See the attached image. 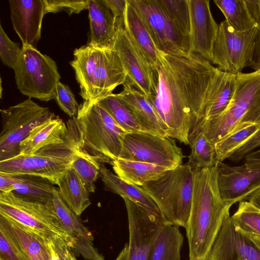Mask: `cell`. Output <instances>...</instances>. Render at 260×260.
Returning a JSON list of instances; mask_svg holds the SVG:
<instances>
[{
    "mask_svg": "<svg viewBox=\"0 0 260 260\" xmlns=\"http://www.w3.org/2000/svg\"><path fill=\"white\" fill-rule=\"evenodd\" d=\"M155 92L147 96L169 129V137L189 144L190 129L201 113L217 67L193 52L159 51Z\"/></svg>",
    "mask_w": 260,
    "mask_h": 260,
    "instance_id": "6da1fadb",
    "label": "cell"
},
{
    "mask_svg": "<svg viewBox=\"0 0 260 260\" xmlns=\"http://www.w3.org/2000/svg\"><path fill=\"white\" fill-rule=\"evenodd\" d=\"M193 169L191 205L185 228L189 260H205L232 205L221 197L216 165Z\"/></svg>",
    "mask_w": 260,
    "mask_h": 260,
    "instance_id": "7a4b0ae2",
    "label": "cell"
},
{
    "mask_svg": "<svg viewBox=\"0 0 260 260\" xmlns=\"http://www.w3.org/2000/svg\"><path fill=\"white\" fill-rule=\"evenodd\" d=\"M70 62L84 101L96 102L113 93L127 79L116 52L110 46L96 47L87 44L73 52Z\"/></svg>",
    "mask_w": 260,
    "mask_h": 260,
    "instance_id": "3957f363",
    "label": "cell"
},
{
    "mask_svg": "<svg viewBox=\"0 0 260 260\" xmlns=\"http://www.w3.org/2000/svg\"><path fill=\"white\" fill-rule=\"evenodd\" d=\"M260 125V69L237 75L234 96L225 110L210 119L202 120L190 134L202 132L213 144L242 128Z\"/></svg>",
    "mask_w": 260,
    "mask_h": 260,
    "instance_id": "277c9868",
    "label": "cell"
},
{
    "mask_svg": "<svg viewBox=\"0 0 260 260\" xmlns=\"http://www.w3.org/2000/svg\"><path fill=\"white\" fill-rule=\"evenodd\" d=\"M72 118L81 152L100 164L111 165L120 158L127 132L102 107L96 102L83 101Z\"/></svg>",
    "mask_w": 260,
    "mask_h": 260,
    "instance_id": "5b68a950",
    "label": "cell"
},
{
    "mask_svg": "<svg viewBox=\"0 0 260 260\" xmlns=\"http://www.w3.org/2000/svg\"><path fill=\"white\" fill-rule=\"evenodd\" d=\"M69 132L63 142L47 145L30 155H18L0 161V172L42 177L56 184L81 151L79 137L73 118L67 122Z\"/></svg>",
    "mask_w": 260,
    "mask_h": 260,
    "instance_id": "8992f818",
    "label": "cell"
},
{
    "mask_svg": "<svg viewBox=\"0 0 260 260\" xmlns=\"http://www.w3.org/2000/svg\"><path fill=\"white\" fill-rule=\"evenodd\" d=\"M193 176V168L181 165L140 187L153 200L168 222L185 228L191 208Z\"/></svg>",
    "mask_w": 260,
    "mask_h": 260,
    "instance_id": "52a82bcc",
    "label": "cell"
},
{
    "mask_svg": "<svg viewBox=\"0 0 260 260\" xmlns=\"http://www.w3.org/2000/svg\"><path fill=\"white\" fill-rule=\"evenodd\" d=\"M0 216L27 228L46 241L70 236L57 215L52 202L44 203L12 191H0Z\"/></svg>",
    "mask_w": 260,
    "mask_h": 260,
    "instance_id": "ba28073f",
    "label": "cell"
},
{
    "mask_svg": "<svg viewBox=\"0 0 260 260\" xmlns=\"http://www.w3.org/2000/svg\"><path fill=\"white\" fill-rule=\"evenodd\" d=\"M17 88L29 98L47 102L54 99L60 75L55 61L33 46L22 44L13 68Z\"/></svg>",
    "mask_w": 260,
    "mask_h": 260,
    "instance_id": "9c48e42d",
    "label": "cell"
},
{
    "mask_svg": "<svg viewBox=\"0 0 260 260\" xmlns=\"http://www.w3.org/2000/svg\"><path fill=\"white\" fill-rule=\"evenodd\" d=\"M2 128L0 135V161L18 155L20 144L37 125L55 116L47 107L30 98L1 109Z\"/></svg>",
    "mask_w": 260,
    "mask_h": 260,
    "instance_id": "30bf717a",
    "label": "cell"
},
{
    "mask_svg": "<svg viewBox=\"0 0 260 260\" xmlns=\"http://www.w3.org/2000/svg\"><path fill=\"white\" fill-rule=\"evenodd\" d=\"M258 31L257 26L238 31L225 20L222 21L213 44L211 62L220 70L235 75L241 73L246 67L252 68Z\"/></svg>",
    "mask_w": 260,
    "mask_h": 260,
    "instance_id": "8fae6325",
    "label": "cell"
},
{
    "mask_svg": "<svg viewBox=\"0 0 260 260\" xmlns=\"http://www.w3.org/2000/svg\"><path fill=\"white\" fill-rule=\"evenodd\" d=\"M184 157L175 140L145 132L127 133L119 158L149 163L168 169L181 165Z\"/></svg>",
    "mask_w": 260,
    "mask_h": 260,
    "instance_id": "7c38bea8",
    "label": "cell"
},
{
    "mask_svg": "<svg viewBox=\"0 0 260 260\" xmlns=\"http://www.w3.org/2000/svg\"><path fill=\"white\" fill-rule=\"evenodd\" d=\"M138 13L157 49L166 53L191 52L189 38L172 21L159 0H127Z\"/></svg>",
    "mask_w": 260,
    "mask_h": 260,
    "instance_id": "4fadbf2b",
    "label": "cell"
},
{
    "mask_svg": "<svg viewBox=\"0 0 260 260\" xmlns=\"http://www.w3.org/2000/svg\"><path fill=\"white\" fill-rule=\"evenodd\" d=\"M123 200L128 222L129 242L115 260H148L157 235L168 221L161 215L128 199Z\"/></svg>",
    "mask_w": 260,
    "mask_h": 260,
    "instance_id": "5bb4252c",
    "label": "cell"
},
{
    "mask_svg": "<svg viewBox=\"0 0 260 260\" xmlns=\"http://www.w3.org/2000/svg\"><path fill=\"white\" fill-rule=\"evenodd\" d=\"M110 46L118 54L131 82L146 96L153 94L156 83L155 70L126 30L124 20H116L115 32Z\"/></svg>",
    "mask_w": 260,
    "mask_h": 260,
    "instance_id": "9a60e30c",
    "label": "cell"
},
{
    "mask_svg": "<svg viewBox=\"0 0 260 260\" xmlns=\"http://www.w3.org/2000/svg\"><path fill=\"white\" fill-rule=\"evenodd\" d=\"M240 166L217 162V182L223 201L233 205L247 201L260 188V158L244 159Z\"/></svg>",
    "mask_w": 260,
    "mask_h": 260,
    "instance_id": "2e32d148",
    "label": "cell"
},
{
    "mask_svg": "<svg viewBox=\"0 0 260 260\" xmlns=\"http://www.w3.org/2000/svg\"><path fill=\"white\" fill-rule=\"evenodd\" d=\"M205 260H260V250L236 230L228 211Z\"/></svg>",
    "mask_w": 260,
    "mask_h": 260,
    "instance_id": "e0dca14e",
    "label": "cell"
},
{
    "mask_svg": "<svg viewBox=\"0 0 260 260\" xmlns=\"http://www.w3.org/2000/svg\"><path fill=\"white\" fill-rule=\"evenodd\" d=\"M191 52L211 62L219 24L214 20L209 0H188Z\"/></svg>",
    "mask_w": 260,
    "mask_h": 260,
    "instance_id": "ac0fdd59",
    "label": "cell"
},
{
    "mask_svg": "<svg viewBox=\"0 0 260 260\" xmlns=\"http://www.w3.org/2000/svg\"><path fill=\"white\" fill-rule=\"evenodd\" d=\"M52 203L55 211L70 236L67 242L74 253L86 260H105L93 244V236L81 219L66 204L56 187Z\"/></svg>",
    "mask_w": 260,
    "mask_h": 260,
    "instance_id": "d6986e66",
    "label": "cell"
},
{
    "mask_svg": "<svg viewBox=\"0 0 260 260\" xmlns=\"http://www.w3.org/2000/svg\"><path fill=\"white\" fill-rule=\"evenodd\" d=\"M13 28L22 44L36 48L45 15L43 0H9Z\"/></svg>",
    "mask_w": 260,
    "mask_h": 260,
    "instance_id": "ffe728a7",
    "label": "cell"
},
{
    "mask_svg": "<svg viewBox=\"0 0 260 260\" xmlns=\"http://www.w3.org/2000/svg\"><path fill=\"white\" fill-rule=\"evenodd\" d=\"M132 112L146 133L169 137V129L149 101L147 96L138 90L127 79L122 90L117 93Z\"/></svg>",
    "mask_w": 260,
    "mask_h": 260,
    "instance_id": "44dd1931",
    "label": "cell"
},
{
    "mask_svg": "<svg viewBox=\"0 0 260 260\" xmlns=\"http://www.w3.org/2000/svg\"><path fill=\"white\" fill-rule=\"evenodd\" d=\"M237 75L218 70L209 87L201 113L194 125L202 120L214 118L225 110L234 96Z\"/></svg>",
    "mask_w": 260,
    "mask_h": 260,
    "instance_id": "7402d4cb",
    "label": "cell"
},
{
    "mask_svg": "<svg viewBox=\"0 0 260 260\" xmlns=\"http://www.w3.org/2000/svg\"><path fill=\"white\" fill-rule=\"evenodd\" d=\"M89 38L87 44L96 47L110 46L116 30V19L105 0H88Z\"/></svg>",
    "mask_w": 260,
    "mask_h": 260,
    "instance_id": "603a6c76",
    "label": "cell"
},
{
    "mask_svg": "<svg viewBox=\"0 0 260 260\" xmlns=\"http://www.w3.org/2000/svg\"><path fill=\"white\" fill-rule=\"evenodd\" d=\"M69 132L67 124L55 116L36 126L20 144L19 155H30L41 148L62 143Z\"/></svg>",
    "mask_w": 260,
    "mask_h": 260,
    "instance_id": "cb8c5ba5",
    "label": "cell"
},
{
    "mask_svg": "<svg viewBox=\"0 0 260 260\" xmlns=\"http://www.w3.org/2000/svg\"><path fill=\"white\" fill-rule=\"evenodd\" d=\"M56 185L63 201L78 216L91 204L90 192L71 166L60 177Z\"/></svg>",
    "mask_w": 260,
    "mask_h": 260,
    "instance_id": "d4e9b609",
    "label": "cell"
},
{
    "mask_svg": "<svg viewBox=\"0 0 260 260\" xmlns=\"http://www.w3.org/2000/svg\"><path fill=\"white\" fill-rule=\"evenodd\" d=\"M100 172L106 188L120 196L123 199H128L156 214L162 215L157 204L140 186L122 180L103 164L100 165Z\"/></svg>",
    "mask_w": 260,
    "mask_h": 260,
    "instance_id": "484cf974",
    "label": "cell"
},
{
    "mask_svg": "<svg viewBox=\"0 0 260 260\" xmlns=\"http://www.w3.org/2000/svg\"><path fill=\"white\" fill-rule=\"evenodd\" d=\"M111 165L120 178L139 186L157 179L169 170L153 164L121 158L113 160Z\"/></svg>",
    "mask_w": 260,
    "mask_h": 260,
    "instance_id": "4316f807",
    "label": "cell"
},
{
    "mask_svg": "<svg viewBox=\"0 0 260 260\" xmlns=\"http://www.w3.org/2000/svg\"><path fill=\"white\" fill-rule=\"evenodd\" d=\"M7 174L12 191L37 202H52L55 187L49 180L33 175Z\"/></svg>",
    "mask_w": 260,
    "mask_h": 260,
    "instance_id": "83f0119b",
    "label": "cell"
},
{
    "mask_svg": "<svg viewBox=\"0 0 260 260\" xmlns=\"http://www.w3.org/2000/svg\"><path fill=\"white\" fill-rule=\"evenodd\" d=\"M183 241L179 226L166 222L155 239L148 260H181Z\"/></svg>",
    "mask_w": 260,
    "mask_h": 260,
    "instance_id": "f1b7e54d",
    "label": "cell"
},
{
    "mask_svg": "<svg viewBox=\"0 0 260 260\" xmlns=\"http://www.w3.org/2000/svg\"><path fill=\"white\" fill-rule=\"evenodd\" d=\"M124 23L126 30L155 70L159 50L140 16L127 0Z\"/></svg>",
    "mask_w": 260,
    "mask_h": 260,
    "instance_id": "f546056e",
    "label": "cell"
},
{
    "mask_svg": "<svg viewBox=\"0 0 260 260\" xmlns=\"http://www.w3.org/2000/svg\"><path fill=\"white\" fill-rule=\"evenodd\" d=\"M214 3L235 30L243 31L257 26L246 0H214Z\"/></svg>",
    "mask_w": 260,
    "mask_h": 260,
    "instance_id": "4dcf8cb0",
    "label": "cell"
},
{
    "mask_svg": "<svg viewBox=\"0 0 260 260\" xmlns=\"http://www.w3.org/2000/svg\"><path fill=\"white\" fill-rule=\"evenodd\" d=\"M96 103L127 133L145 132L132 112L117 93L109 94Z\"/></svg>",
    "mask_w": 260,
    "mask_h": 260,
    "instance_id": "1f68e13d",
    "label": "cell"
},
{
    "mask_svg": "<svg viewBox=\"0 0 260 260\" xmlns=\"http://www.w3.org/2000/svg\"><path fill=\"white\" fill-rule=\"evenodd\" d=\"M191 153L187 165L192 168H205L215 166L216 153L215 145L207 138L202 132L189 134Z\"/></svg>",
    "mask_w": 260,
    "mask_h": 260,
    "instance_id": "d6a6232c",
    "label": "cell"
},
{
    "mask_svg": "<svg viewBox=\"0 0 260 260\" xmlns=\"http://www.w3.org/2000/svg\"><path fill=\"white\" fill-rule=\"evenodd\" d=\"M0 260H31L9 222L1 216Z\"/></svg>",
    "mask_w": 260,
    "mask_h": 260,
    "instance_id": "836d02e7",
    "label": "cell"
},
{
    "mask_svg": "<svg viewBox=\"0 0 260 260\" xmlns=\"http://www.w3.org/2000/svg\"><path fill=\"white\" fill-rule=\"evenodd\" d=\"M231 218L240 232L260 236V209L251 202H239L237 210Z\"/></svg>",
    "mask_w": 260,
    "mask_h": 260,
    "instance_id": "e575fe53",
    "label": "cell"
},
{
    "mask_svg": "<svg viewBox=\"0 0 260 260\" xmlns=\"http://www.w3.org/2000/svg\"><path fill=\"white\" fill-rule=\"evenodd\" d=\"M7 220L31 260H50L47 241L21 224L12 220Z\"/></svg>",
    "mask_w": 260,
    "mask_h": 260,
    "instance_id": "d590c367",
    "label": "cell"
},
{
    "mask_svg": "<svg viewBox=\"0 0 260 260\" xmlns=\"http://www.w3.org/2000/svg\"><path fill=\"white\" fill-rule=\"evenodd\" d=\"M260 129L259 125H252L224 137L215 143L216 162H223Z\"/></svg>",
    "mask_w": 260,
    "mask_h": 260,
    "instance_id": "8d00e7d4",
    "label": "cell"
},
{
    "mask_svg": "<svg viewBox=\"0 0 260 260\" xmlns=\"http://www.w3.org/2000/svg\"><path fill=\"white\" fill-rule=\"evenodd\" d=\"M101 164L80 151L71 167L77 173L89 192L95 191V183L100 174Z\"/></svg>",
    "mask_w": 260,
    "mask_h": 260,
    "instance_id": "74e56055",
    "label": "cell"
},
{
    "mask_svg": "<svg viewBox=\"0 0 260 260\" xmlns=\"http://www.w3.org/2000/svg\"><path fill=\"white\" fill-rule=\"evenodd\" d=\"M174 23L189 39L190 18L188 0H159Z\"/></svg>",
    "mask_w": 260,
    "mask_h": 260,
    "instance_id": "f35d334b",
    "label": "cell"
},
{
    "mask_svg": "<svg viewBox=\"0 0 260 260\" xmlns=\"http://www.w3.org/2000/svg\"><path fill=\"white\" fill-rule=\"evenodd\" d=\"M54 100L62 111L71 118L76 116L80 105L68 86L59 81L56 87Z\"/></svg>",
    "mask_w": 260,
    "mask_h": 260,
    "instance_id": "ab89813d",
    "label": "cell"
},
{
    "mask_svg": "<svg viewBox=\"0 0 260 260\" xmlns=\"http://www.w3.org/2000/svg\"><path fill=\"white\" fill-rule=\"evenodd\" d=\"M21 51L18 43L10 39L0 25V57L3 63L13 69Z\"/></svg>",
    "mask_w": 260,
    "mask_h": 260,
    "instance_id": "60d3db41",
    "label": "cell"
},
{
    "mask_svg": "<svg viewBox=\"0 0 260 260\" xmlns=\"http://www.w3.org/2000/svg\"><path fill=\"white\" fill-rule=\"evenodd\" d=\"M88 0H43L45 14L56 13L64 11L70 16L78 14L84 9H87Z\"/></svg>",
    "mask_w": 260,
    "mask_h": 260,
    "instance_id": "b9f144b4",
    "label": "cell"
},
{
    "mask_svg": "<svg viewBox=\"0 0 260 260\" xmlns=\"http://www.w3.org/2000/svg\"><path fill=\"white\" fill-rule=\"evenodd\" d=\"M259 147H260V129L234 151L228 159L233 162H238Z\"/></svg>",
    "mask_w": 260,
    "mask_h": 260,
    "instance_id": "7bdbcfd3",
    "label": "cell"
},
{
    "mask_svg": "<svg viewBox=\"0 0 260 260\" xmlns=\"http://www.w3.org/2000/svg\"><path fill=\"white\" fill-rule=\"evenodd\" d=\"M246 3L252 17L257 23L258 29L254 63L252 67L256 71L260 69V0H246Z\"/></svg>",
    "mask_w": 260,
    "mask_h": 260,
    "instance_id": "ee69618b",
    "label": "cell"
},
{
    "mask_svg": "<svg viewBox=\"0 0 260 260\" xmlns=\"http://www.w3.org/2000/svg\"><path fill=\"white\" fill-rule=\"evenodd\" d=\"M53 242L61 260H77L75 253L64 239L56 238L53 240Z\"/></svg>",
    "mask_w": 260,
    "mask_h": 260,
    "instance_id": "f6af8a7d",
    "label": "cell"
},
{
    "mask_svg": "<svg viewBox=\"0 0 260 260\" xmlns=\"http://www.w3.org/2000/svg\"><path fill=\"white\" fill-rule=\"evenodd\" d=\"M116 20H124L127 0H105Z\"/></svg>",
    "mask_w": 260,
    "mask_h": 260,
    "instance_id": "bcb514c9",
    "label": "cell"
},
{
    "mask_svg": "<svg viewBox=\"0 0 260 260\" xmlns=\"http://www.w3.org/2000/svg\"><path fill=\"white\" fill-rule=\"evenodd\" d=\"M47 243L50 253V260H61L54 248L53 240L47 241Z\"/></svg>",
    "mask_w": 260,
    "mask_h": 260,
    "instance_id": "7dc6e473",
    "label": "cell"
},
{
    "mask_svg": "<svg viewBox=\"0 0 260 260\" xmlns=\"http://www.w3.org/2000/svg\"><path fill=\"white\" fill-rule=\"evenodd\" d=\"M260 209V188L249 196L248 200Z\"/></svg>",
    "mask_w": 260,
    "mask_h": 260,
    "instance_id": "c3c4849f",
    "label": "cell"
},
{
    "mask_svg": "<svg viewBox=\"0 0 260 260\" xmlns=\"http://www.w3.org/2000/svg\"><path fill=\"white\" fill-rule=\"evenodd\" d=\"M260 158V148L256 149L245 156V159Z\"/></svg>",
    "mask_w": 260,
    "mask_h": 260,
    "instance_id": "681fc988",
    "label": "cell"
},
{
    "mask_svg": "<svg viewBox=\"0 0 260 260\" xmlns=\"http://www.w3.org/2000/svg\"><path fill=\"white\" fill-rule=\"evenodd\" d=\"M246 235L260 250V236L255 235Z\"/></svg>",
    "mask_w": 260,
    "mask_h": 260,
    "instance_id": "f907efd6",
    "label": "cell"
},
{
    "mask_svg": "<svg viewBox=\"0 0 260 260\" xmlns=\"http://www.w3.org/2000/svg\"><path fill=\"white\" fill-rule=\"evenodd\" d=\"M2 78H1V84H0V86H1V92H0V94H1V98L2 99V90H3V88H2Z\"/></svg>",
    "mask_w": 260,
    "mask_h": 260,
    "instance_id": "816d5d0a",
    "label": "cell"
},
{
    "mask_svg": "<svg viewBox=\"0 0 260 260\" xmlns=\"http://www.w3.org/2000/svg\"></svg>",
    "mask_w": 260,
    "mask_h": 260,
    "instance_id": "f5cc1de1",
    "label": "cell"
}]
</instances>
